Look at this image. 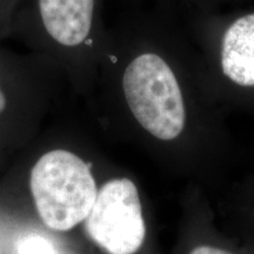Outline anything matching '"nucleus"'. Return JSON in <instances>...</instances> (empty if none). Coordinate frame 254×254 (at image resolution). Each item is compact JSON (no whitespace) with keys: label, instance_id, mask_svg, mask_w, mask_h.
<instances>
[{"label":"nucleus","instance_id":"f257e3e1","mask_svg":"<svg viewBox=\"0 0 254 254\" xmlns=\"http://www.w3.org/2000/svg\"><path fill=\"white\" fill-rule=\"evenodd\" d=\"M9 38L49 59L73 86L98 65V0H20Z\"/></svg>","mask_w":254,"mask_h":254},{"label":"nucleus","instance_id":"f03ea898","mask_svg":"<svg viewBox=\"0 0 254 254\" xmlns=\"http://www.w3.org/2000/svg\"><path fill=\"white\" fill-rule=\"evenodd\" d=\"M30 178L38 213L52 230L68 231L77 226L87 218L97 199L91 163L66 148L41 154Z\"/></svg>","mask_w":254,"mask_h":254},{"label":"nucleus","instance_id":"7ed1b4c3","mask_svg":"<svg viewBox=\"0 0 254 254\" xmlns=\"http://www.w3.org/2000/svg\"><path fill=\"white\" fill-rule=\"evenodd\" d=\"M124 100L142 129L161 141L182 134L186 110L172 68L154 52L132 57L120 73Z\"/></svg>","mask_w":254,"mask_h":254},{"label":"nucleus","instance_id":"20e7f679","mask_svg":"<svg viewBox=\"0 0 254 254\" xmlns=\"http://www.w3.org/2000/svg\"><path fill=\"white\" fill-rule=\"evenodd\" d=\"M88 237L107 254H134L146 237L140 196L127 178L107 182L98 190L85 219Z\"/></svg>","mask_w":254,"mask_h":254},{"label":"nucleus","instance_id":"39448f33","mask_svg":"<svg viewBox=\"0 0 254 254\" xmlns=\"http://www.w3.org/2000/svg\"><path fill=\"white\" fill-rule=\"evenodd\" d=\"M59 77L62 72L45 57L17 52L0 43V119L21 101L43 98Z\"/></svg>","mask_w":254,"mask_h":254},{"label":"nucleus","instance_id":"423d86ee","mask_svg":"<svg viewBox=\"0 0 254 254\" xmlns=\"http://www.w3.org/2000/svg\"><path fill=\"white\" fill-rule=\"evenodd\" d=\"M221 67L240 86L254 87V13L237 19L222 39Z\"/></svg>","mask_w":254,"mask_h":254},{"label":"nucleus","instance_id":"0eeeda50","mask_svg":"<svg viewBox=\"0 0 254 254\" xmlns=\"http://www.w3.org/2000/svg\"><path fill=\"white\" fill-rule=\"evenodd\" d=\"M15 254H58L55 245L39 234H28L15 245Z\"/></svg>","mask_w":254,"mask_h":254},{"label":"nucleus","instance_id":"6e6552de","mask_svg":"<svg viewBox=\"0 0 254 254\" xmlns=\"http://www.w3.org/2000/svg\"><path fill=\"white\" fill-rule=\"evenodd\" d=\"M19 2L20 0H0V43L9 38Z\"/></svg>","mask_w":254,"mask_h":254},{"label":"nucleus","instance_id":"1a4fd4ad","mask_svg":"<svg viewBox=\"0 0 254 254\" xmlns=\"http://www.w3.org/2000/svg\"><path fill=\"white\" fill-rule=\"evenodd\" d=\"M189 254H233L226 249L213 245H199L193 247Z\"/></svg>","mask_w":254,"mask_h":254}]
</instances>
